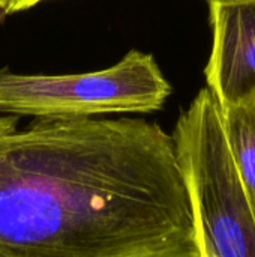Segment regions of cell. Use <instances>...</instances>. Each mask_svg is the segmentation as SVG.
<instances>
[{"mask_svg":"<svg viewBox=\"0 0 255 257\" xmlns=\"http://www.w3.org/2000/svg\"><path fill=\"white\" fill-rule=\"evenodd\" d=\"M209 2H221V0H209Z\"/></svg>","mask_w":255,"mask_h":257,"instance_id":"cell-8","label":"cell"},{"mask_svg":"<svg viewBox=\"0 0 255 257\" xmlns=\"http://www.w3.org/2000/svg\"><path fill=\"white\" fill-rule=\"evenodd\" d=\"M42 2L47 0H6L5 3V11H3V17L5 15H11V14H17V12H23L27 11Z\"/></svg>","mask_w":255,"mask_h":257,"instance_id":"cell-6","label":"cell"},{"mask_svg":"<svg viewBox=\"0 0 255 257\" xmlns=\"http://www.w3.org/2000/svg\"><path fill=\"white\" fill-rule=\"evenodd\" d=\"M0 257H200L174 137L143 119L0 114Z\"/></svg>","mask_w":255,"mask_h":257,"instance_id":"cell-1","label":"cell"},{"mask_svg":"<svg viewBox=\"0 0 255 257\" xmlns=\"http://www.w3.org/2000/svg\"><path fill=\"white\" fill-rule=\"evenodd\" d=\"M5 3H6V0H0V17H3V11H5Z\"/></svg>","mask_w":255,"mask_h":257,"instance_id":"cell-7","label":"cell"},{"mask_svg":"<svg viewBox=\"0 0 255 257\" xmlns=\"http://www.w3.org/2000/svg\"><path fill=\"white\" fill-rule=\"evenodd\" d=\"M222 125L228 149L255 208V92L239 104L222 107Z\"/></svg>","mask_w":255,"mask_h":257,"instance_id":"cell-5","label":"cell"},{"mask_svg":"<svg viewBox=\"0 0 255 257\" xmlns=\"http://www.w3.org/2000/svg\"><path fill=\"white\" fill-rule=\"evenodd\" d=\"M213 32L207 87L222 107L255 92V0L209 2Z\"/></svg>","mask_w":255,"mask_h":257,"instance_id":"cell-4","label":"cell"},{"mask_svg":"<svg viewBox=\"0 0 255 257\" xmlns=\"http://www.w3.org/2000/svg\"><path fill=\"white\" fill-rule=\"evenodd\" d=\"M171 93L152 54L129 51L116 65L81 74H18L0 69V114L93 117L150 113Z\"/></svg>","mask_w":255,"mask_h":257,"instance_id":"cell-3","label":"cell"},{"mask_svg":"<svg viewBox=\"0 0 255 257\" xmlns=\"http://www.w3.org/2000/svg\"><path fill=\"white\" fill-rule=\"evenodd\" d=\"M200 257H255V208L234 164L222 107L209 89L198 92L174 128Z\"/></svg>","mask_w":255,"mask_h":257,"instance_id":"cell-2","label":"cell"}]
</instances>
